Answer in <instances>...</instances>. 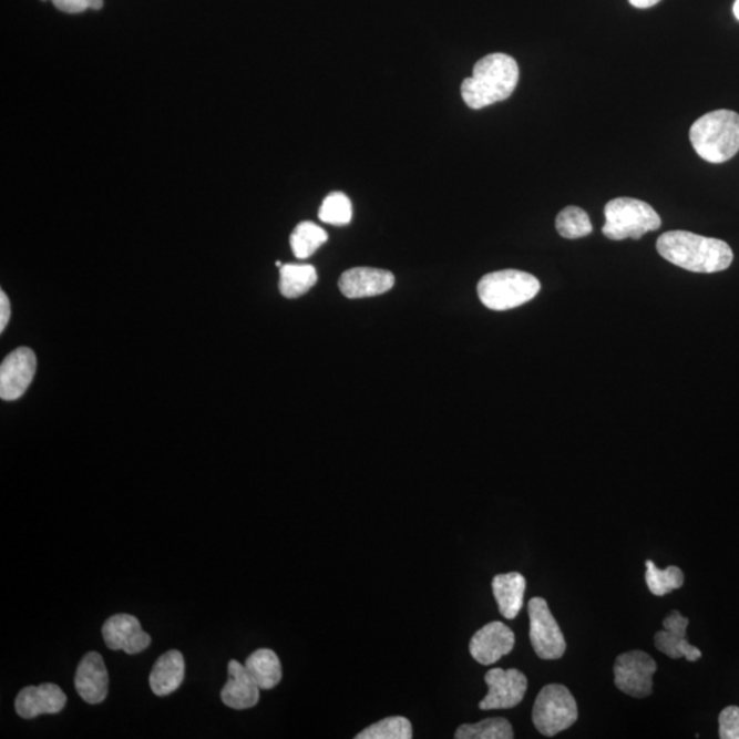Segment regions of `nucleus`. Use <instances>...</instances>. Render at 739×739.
<instances>
[{
	"mask_svg": "<svg viewBox=\"0 0 739 739\" xmlns=\"http://www.w3.org/2000/svg\"><path fill=\"white\" fill-rule=\"evenodd\" d=\"M244 666H246L248 674L252 675L260 690L275 689L281 682V661H279L275 650L267 648L255 650L253 655L247 657Z\"/></svg>",
	"mask_w": 739,
	"mask_h": 739,
	"instance_id": "nucleus-20",
	"label": "nucleus"
},
{
	"mask_svg": "<svg viewBox=\"0 0 739 739\" xmlns=\"http://www.w3.org/2000/svg\"><path fill=\"white\" fill-rule=\"evenodd\" d=\"M493 596L496 598L500 614L505 619H515L523 607L526 592V578L521 573L499 574L492 581Z\"/></svg>",
	"mask_w": 739,
	"mask_h": 739,
	"instance_id": "nucleus-19",
	"label": "nucleus"
},
{
	"mask_svg": "<svg viewBox=\"0 0 739 739\" xmlns=\"http://www.w3.org/2000/svg\"><path fill=\"white\" fill-rule=\"evenodd\" d=\"M719 737L721 739H739V707H727L720 712Z\"/></svg>",
	"mask_w": 739,
	"mask_h": 739,
	"instance_id": "nucleus-28",
	"label": "nucleus"
},
{
	"mask_svg": "<svg viewBox=\"0 0 739 739\" xmlns=\"http://www.w3.org/2000/svg\"><path fill=\"white\" fill-rule=\"evenodd\" d=\"M689 619L685 618L678 610H673L670 615L663 620L665 630L655 634L656 648L661 654L671 657V659H680L685 657L688 661H697L701 659V650L689 644L686 639V630H688Z\"/></svg>",
	"mask_w": 739,
	"mask_h": 739,
	"instance_id": "nucleus-16",
	"label": "nucleus"
},
{
	"mask_svg": "<svg viewBox=\"0 0 739 739\" xmlns=\"http://www.w3.org/2000/svg\"><path fill=\"white\" fill-rule=\"evenodd\" d=\"M104 643L112 650H124L127 655L142 654L151 644L136 616L119 614L112 616L102 627Z\"/></svg>",
	"mask_w": 739,
	"mask_h": 739,
	"instance_id": "nucleus-12",
	"label": "nucleus"
},
{
	"mask_svg": "<svg viewBox=\"0 0 739 739\" xmlns=\"http://www.w3.org/2000/svg\"><path fill=\"white\" fill-rule=\"evenodd\" d=\"M489 691L484 700L480 702L482 711L491 709H511L521 704L527 690L526 675L516 668L503 670L493 668L485 675Z\"/></svg>",
	"mask_w": 739,
	"mask_h": 739,
	"instance_id": "nucleus-9",
	"label": "nucleus"
},
{
	"mask_svg": "<svg viewBox=\"0 0 739 739\" xmlns=\"http://www.w3.org/2000/svg\"><path fill=\"white\" fill-rule=\"evenodd\" d=\"M66 702L68 697L60 686L43 684L22 689L16 698L14 707L22 719H34L40 715L60 714Z\"/></svg>",
	"mask_w": 739,
	"mask_h": 739,
	"instance_id": "nucleus-14",
	"label": "nucleus"
},
{
	"mask_svg": "<svg viewBox=\"0 0 739 739\" xmlns=\"http://www.w3.org/2000/svg\"><path fill=\"white\" fill-rule=\"evenodd\" d=\"M528 619H531V642L535 655L544 660L561 659L566 654V639L544 598L534 597L528 602Z\"/></svg>",
	"mask_w": 739,
	"mask_h": 739,
	"instance_id": "nucleus-7",
	"label": "nucleus"
},
{
	"mask_svg": "<svg viewBox=\"0 0 739 739\" xmlns=\"http://www.w3.org/2000/svg\"><path fill=\"white\" fill-rule=\"evenodd\" d=\"M10 316H11L10 301L8 296H6V294L2 290V292H0V331H3L6 329V326H8Z\"/></svg>",
	"mask_w": 739,
	"mask_h": 739,
	"instance_id": "nucleus-30",
	"label": "nucleus"
},
{
	"mask_svg": "<svg viewBox=\"0 0 739 739\" xmlns=\"http://www.w3.org/2000/svg\"><path fill=\"white\" fill-rule=\"evenodd\" d=\"M458 739H512L514 730L507 719L489 718L473 725H462L455 732Z\"/></svg>",
	"mask_w": 739,
	"mask_h": 739,
	"instance_id": "nucleus-23",
	"label": "nucleus"
},
{
	"mask_svg": "<svg viewBox=\"0 0 739 739\" xmlns=\"http://www.w3.org/2000/svg\"><path fill=\"white\" fill-rule=\"evenodd\" d=\"M228 682L220 691V700L226 707L243 711L256 706L259 701V686L255 684L246 666L237 660H230L228 665Z\"/></svg>",
	"mask_w": 739,
	"mask_h": 739,
	"instance_id": "nucleus-17",
	"label": "nucleus"
},
{
	"mask_svg": "<svg viewBox=\"0 0 739 739\" xmlns=\"http://www.w3.org/2000/svg\"><path fill=\"white\" fill-rule=\"evenodd\" d=\"M657 252L675 266L708 275L729 269L735 259V254L726 242L685 230L661 235L657 240Z\"/></svg>",
	"mask_w": 739,
	"mask_h": 739,
	"instance_id": "nucleus-1",
	"label": "nucleus"
},
{
	"mask_svg": "<svg viewBox=\"0 0 739 739\" xmlns=\"http://www.w3.org/2000/svg\"><path fill=\"white\" fill-rule=\"evenodd\" d=\"M690 142L704 161L723 163L739 151V114L717 110L698 119L690 130Z\"/></svg>",
	"mask_w": 739,
	"mask_h": 739,
	"instance_id": "nucleus-3",
	"label": "nucleus"
},
{
	"mask_svg": "<svg viewBox=\"0 0 739 739\" xmlns=\"http://www.w3.org/2000/svg\"><path fill=\"white\" fill-rule=\"evenodd\" d=\"M479 296L482 305L493 311H507L525 305L537 296V278L521 270H500L481 278Z\"/></svg>",
	"mask_w": 739,
	"mask_h": 739,
	"instance_id": "nucleus-4",
	"label": "nucleus"
},
{
	"mask_svg": "<svg viewBox=\"0 0 739 739\" xmlns=\"http://www.w3.org/2000/svg\"><path fill=\"white\" fill-rule=\"evenodd\" d=\"M316 267L311 265H283L279 270V290L288 299L300 298L317 284Z\"/></svg>",
	"mask_w": 739,
	"mask_h": 739,
	"instance_id": "nucleus-21",
	"label": "nucleus"
},
{
	"mask_svg": "<svg viewBox=\"0 0 739 739\" xmlns=\"http://www.w3.org/2000/svg\"><path fill=\"white\" fill-rule=\"evenodd\" d=\"M657 670L654 657L643 650L620 655L615 661V685L624 694L645 698L654 691V674Z\"/></svg>",
	"mask_w": 739,
	"mask_h": 739,
	"instance_id": "nucleus-8",
	"label": "nucleus"
},
{
	"mask_svg": "<svg viewBox=\"0 0 739 739\" xmlns=\"http://www.w3.org/2000/svg\"><path fill=\"white\" fill-rule=\"evenodd\" d=\"M645 566H647L645 579H647L651 595L663 597L684 586L685 575L679 567L670 566L660 569L651 561H647Z\"/></svg>",
	"mask_w": 739,
	"mask_h": 739,
	"instance_id": "nucleus-24",
	"label": "nucleus"
},
{
	"mask_svg": "<svg viewBox=\"0 0 739 739\" xmlns=\"http://www.w3.org/2000/svg\"><path fill=\"white\" fill-rule=\"evenodd\" d=\"M628 2H630L634 8L648 9L651 8V6L659 3L660 0H628Z\"/></svg>",
	"mask_w": 739,
	"mask_h": 739,
	"instance_id": "nucleus-31",
	"label": "nucleus"
},
{
	"mask_svg": "<svg viewBox=\"0 0 739 739\" xmlns=\"http://www.w3.org/2000/svg\"><path fill=\"white\" fill-rule=\"evenodd\" d=\"M326 242H328V233L310 220L296 226L290 235V247L298 259L310 258Z\"/></svg>",
	"mask_w": 739,
	"mask_h": 739,
	"instance_id": "nucleus-22",
	"label": "nucleus"
},
{
	"mask_svg": "<svg viewBox=\"0 0 739 739\" xmlns=\"http://www.w3.org/2000/svg\"><path fill=\"white\" fill-rule=\"evenodd\" d=\"M578 706L572 691L558 684L546 685L535 698L533 723L541 735L555 737L578 719Z\"/></svg>",
	"mask_w": 739,
	"mask_h": 739,
	"instance_id": "nucleus-6",
	"label": "nucleus"
},
{
	"mask_svg": "<svg viewBox=\"0 0 739 739\" xmlns=\"http://www.w3.org/2000/svg\"><path fill=\"white\" fill-rule=\"evenodd\" d=\"M357 739H411L412 725L404 717H392L377 721L360 731Z\"/></svg>",
	"mask_w": 739,
	"mask_h": 739,
	"instance_id": "nucleus-26",
	"label": "nucleus"
},
{
	"mask_svg": "<svg viewBox=\"0 0 739 739\" xmlns=\"http://www.w3.org/2000/svg\"><path fill=\"white\" fill-rule=\"evenodd\" d=\"M732 11H735L736 19L739 21V0H736L735 6H732Z\"/></svg>",
	"mask_w": 739,
	"mask_h": 739,
	"instance_id": "nucleus-32",
	"label": "nucleus"
},
{
	"mask_svg": "<svg viewBox=\"0 0 739 739\" xmlns=\"http://www.w3.org/2000/svg\"><path fill=\"white\" fill-rule=\"evenodd\" d=\"M604 214L603 233L610 240L620 242L625 238L639 240L647 233L655 232L661 226L660 215L654 207L633 197H618L608 202Z\"/></svg>",
	"mask_w": 739,
	"mask_h": 739,
	"instance_id": "nucleus-5",
	"label": "nucleus"
},
{
	"mask_svg": "<svg viewBox=\"0 0 739 739\" xmlns=\"http://www.w3.org/2000/svg\"><path fill=\"white\" fill-rule=\"evenodd\" d=\"M184 677L185 661L182 651L168 650L155 661L150 674L151 690L160 697L172 695L183 685Z\"/></svg>",
	"mask_w": 739,
	"mask_h": 739,
	"instance_id": "nucleus-18",
	"label": "nucleus"
},
{
	"mask_svg": "<svg viewBox=\"0 0 739 739\" xmlns=\"http://www.w3.org/2000/svg\"><path fill=\"white\" fill-rule=\"evenodd\" d=\"M37 368V355L31 348H17L6 357L0 366V398L6 401L20 399L31 386Z\"/></svg>",
	"mask_w": 739,
	"mask_h": 739,
	"instance_id": "nucleus-10",
	"label": "nucleus"
},
{
	"mask_svg": "<svg viewBox=\"0 0 739 739\" xmlns=\"http://www.w3.org/2000/svg\"><path fill=\"white\" fill-rule=\"evenodd\" d=\"M515 634L502 622H491L476 632L470 642V654L482 666H492L511 654Z\"/></svg>",
	"mask_w": 739,
	"mask_h": 739,
	"instance_id": "nucleus-11",
	"label": "nucleus"
},
{
	"mask_svg": "<svg viewBox=\"0 0 739 739\" xmlns=\"http://www.w3.org/2000/svg\"><path fill=\"white\" fill-rule=\"evenodd\" d=\"M318 217L325 224L348 225L352 219V203L342 192H331L325 197Z\"/></svg>",
	"mask_w": 739,
	"mask_h": 739,
	"instance_id": "nucleus-27",
	"label": "nucleus"
},
{
	"mask_svg": "<svg viewBox=\"0 0 739 739\" xmlns=\"http://www.w3.org/2000/svg\"><path fill=\"white\" fill-rule=\"evenodd\" d=\"M556 229L562 237L575 240V238L591 235L593 226L589 215L586 214L585 209L568 206L558 213Z\"/></svg>",
	"mask_w": 739,
	"mask_h": 739,
	"instance_id": "nucleus-25",
	"label": "nucleus"
},
{
	"mask_svg": "<svg viewBox=\"0 0 739 739\" xmlns=\"http://www.w3.org/2000/svg\"><path fill=\"white\" fill-rule=\"evenodd\" d=\"M517 81L520 68L514 58L496 52L475 63L473 75L463 81L462 97L470 109H484L509 99Z\"/></svg>",
	"mask_w": 739,
	"mask_h": 739,
	"instance_id": "nucleus-2",
	"label": "nucleus"
},
{
	"mask_svg": "<svg viewBox=\"0 0 739 739\" xmlns=\"http://www.w3.org/2000/svg\"><path fill=\"white\" fill-rule=\"evenodd\" d=\"M74 685L83 701L92 706L106 700L109 673L97 651H90L81 659L78 671H75Z\"/></svg>",
	"mask_w": 739,
	"mask_h": 739,
	"instance_id": "nucleus-15",
	"label": "nucleus"
},
{
	"mask_svg": "<svg viewBox=\"0 0 739 739\" xmlns=\"http://www.w3.org/2000/svg\"><path fill=\"white\" fill-rule=\"evenodd\" d=\"M51 2L58 10L69 14L83 13L86 9L101 10L103 8V0H51Z\"/></svg>",
	"mask_w": 739,
	"mask_h": 739,
	"instance_id": "nucleus-29",
	"label": "nucleus"
},
{
	"mask_svg": "<svg viewBox=\"0 0 739 739\" xmlns=\"http://www.w3.org/2000/svg\"><path fill=\"white\" fill-rule=\"evenodd\" d=\"M394 276L391 271L374 267H355L342 273L339 279L341 294L348 299L372 298L391 290Z\"/></svg>",
	"mask_w": 739,
	"mask_h": 739,
	"instance_id": "nucleus-13",
	"label": "nucleus"
}]
</instances>
